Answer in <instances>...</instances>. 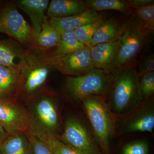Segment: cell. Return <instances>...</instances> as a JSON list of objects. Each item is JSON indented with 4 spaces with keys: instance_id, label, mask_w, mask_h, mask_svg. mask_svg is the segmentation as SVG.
<instances>
[{
    "instance_id": "cell-20",
    "label": "cell",
    "mask_w": 154,
    "mask_h": 154,
    "mask_svg": "<svg viewBox=\"0 0 154 154\" xmlns=\"http://www.w3.org/2000/svg\"><path fill=\"white\" fill-rule=\"evenodd\" d=\"M88 9L101 12L103 11H114L122 13L126 17L133 14V10L126 0H85Z\"/></svg>"
},
{
    "instance_id": "cell-31",
    "label": "cell",
    "mask_w": 154,
    "mask_h": 154,
    "mask_svg": "<svg viewBox=\"0 0 154 154\" xmlns=\"http://www.w3.org/2000/svg\"><path fill=\"white\" fill-rule=\"evenodd\" d=\"M9 136L5 130L0 125V146Z\"/></svg>"
},
{
    "instance_id": "cell-16",
    "label": "cell",
    "mask_w": 154,
    "mask_h": 154,
    "mask_svg": "<svg viewBox=\"0 0 154 154\" xmlns=\"http://www.w3.org/2000/svg\"><path fill=\"white\" fill-rule=\"evenodd\" d=\"M125 132L152 133L154 128V111L152 105L141 107L127 120L124 125Z\"/></svg>"
},
{
    "instance_id": "cell-2",
    "label": "cell",
    "mask_w": 154,
    "mask_h": 154,
    "mask_svg": "<svg viewBox=\"0 0 154 154\" xmlns=\"http://www.w3.org/2000/svg\"><path fill=\"white\" fill-rule=\"evenodd\" d=\"M19 86L28 96L35 94L44 85L51 72L55 69L54 62L49 53L30 46L19 59Z\"/></svg>"
},
{
    "instance_id": "cell-12",
    "label": "cell",
    "mask_w": 154,
    "mask_h": 154,
    "mask_svg": "<svg viewBox=\"0 0 154 154\" xmlns=\"http://www.w3.org/2000/svg\"><path fill=\"white\" fill-rule=\"evenodd\" d=\"M28 130L45 143L52 154H83L63 143L54 133L45 129L33 119Z\"/></svg>"
},
{
    "instance_id": "cell-21",
    "label": "cell",
    "mask_w": 154,
    "mask_h": 154,
    "mask_svg": "<svg viewBox=\"0 0 154 154\" xmlns=\"http://www.w3.org/2000/svg\"><path fill=\"white\" fill-rule=\"evenodd\" d=\"M24 49L18 42L13 40H0V64L11 67L19 68L15 62L20 59Z\"/></svg>"
},
{
    "instance_id": "cell-22",
    "label": "cell",
    "mask_w": 154,
    "mask_h": 154,
    "mask_svg": "<svg viewBox=\"0 0 154 154\" xmlns=\"http://www.w3.org/2000/svg\"><path fill=\"white\" fill-rule=\"evenodd\" d=\"M0 154H30L28 137L23 133L9 135L0 146Z\"/></svg>"
},
{
    "instance_id": "cell-28",
    "label": "cell",
    "mask_w": 154,
    "mask_h": 154,
    "mask_svg": "<svg viewBox=\"0 0 154 154\" xmlns=\"http://www.w3.org/2000/svg\"><path fill=\"white\" fill-rule=\"evenodd\" d=\"M147 143L143 140H138L127 144L122 149V154H148Z\"/></svg>"
},
{
    "instance_id": "cell-17",
    "label": "cell",
    "mask_w": 154,
    "mask_h": 154,
    "mask_svg": "<svg viewBox=\"0 0 154 154\" xmlns=\"http://www.w3.org/2000/svg\"><path fill=\"white\" fill-rule=\"evenodd\" d=\"M38 122L42 126L53 133L59 126L57 110L52 100L43 97L38 100L35 107Z\"/></svg>"
},
{
    "instance_id": "cell-26",
    "label": "cell",
    "mask_w": 154,
    "mask_h": 154,
    "mask_svg": "<svg viewBox=\"0 0 154 154\" xmlns=\"http://www.w3.org/2000/svg\"><path fill=\"white\" fill-rule=\"evenodd\" d=\"M139 75V87L142 99H149L154 95V72Z\"/></svg>"
},
{
    "instance_id": "cell-9",
    "label": "cell",
    "mask_w": 154,
    "mask_h": 154,
    "mask_svg": "<svg viewBox=\"0 0 154 154\" xmlns=\"http://www.w3.org/2000/svg\"><path fill=\"white\" fill-rule=\"evenodd\" d=\"M55 69L63 74L77 76L95 68L90 47L86 46L54 60Z\"/></svg>"
},
{
    "instance_id": "cell-6",
    "label": "cell",
    "mask_w": 154,
    "mask_h": 154,
    "mask_svg": "<svg viewBox=\"0 0 154 154\" xmlns=\"http://www.w3.org/2000/svg\"><path fill=\"white\" fill-rule=\"evenodd\" d=\"M32 118L21 105L0 96V125L9 135L28 130Z\"/></svg>"
},
{
    "instance_id": "cell-13",
    "label": "cell",
    "mask_w": 154,
    "mask_h": 154,
    "mask_svg": "<svg viewBox=\"0 0 154 154\" xmlns=\"http://www.w3.org/2000/svg\"><path fill=\"white\" fill-rule=\"evenodd\" d=\"M48 0H20L17 5L30 18L34 33H39L42 26L47 21L45 14L49 5Z\"/></svg>"
},
{
    "instance_id": "cell-29",
    "label": "cell",
    "mask_w": 154,
    "mask_h": 154,
    "mask_svg": "<svg viewBox=\"0 0 154 154\" xmlns=\"http://www.w3.org/2000/svg\"><path fill=\"white\" fill-rule=\"evenodd\" d=\"M137 68L140 75L154 72V54H146L145 53L140 58Z\"/></svg>"
},
{
    "instance_id": "cell-25",
    "label": "cell",
    "mask_w": 154,
    "mask_h": 154,
    "mask_svg": "<svg viewBox=\"0 0 154 154\" xmlns=\"http://www.w3.org/2000/svg\"><path fill=\"white\" fill-rule=\"evenodd\" d=\"M133 15L148 30L154 31V4L143 8L132 9Z\"/></svg>"
},
{
    "instance_id": "cell-24",
    "label": "cell",
    "mask_w": 154,
    "mask_h": 154,
    "mask_svg": "<svg viewBox=\"0 0 154 154\" xmlns=\"http://www.w3.org/2000/svg\"><path fill=\"white\" fill-rule=\"evenodd\" d=\"M105 19L104 16L76 28L74 30L76 38L80 42L89 47L92 37Z\"/></svg>"
},
{
    "instance_id": "cell-5",
    "label": "cell",
    "mask_w": 154,
    "mask_h": 154,
    "mask_svg": "<svg viewBox=\"0 0 154 154\" xmlns=\"http://www.w3.org/2000/svg\"><path fill=\"white\" fill-rule=\"evenodd\" d=\"M111 79V74L94 68L85 74L66 78L65 88L69 96L78 101L93 96L105 95Z\"/></svg>"
},
{
    "instance_id": "cell-18",
    "label": "cell",
    "mask_w": 154,
    "mask_h": 154,
    "mask_svg": "<svg viewBox=\"0 0 154 154\" xmlns=\"http://www.w3.org/2000/svg\"><path fill=\"white\" fill-rule=\"evenodd\" d=\"M60 39V33L47 20L43 23L39 33H33L30 44L33 47L47 51L55 48Z\"/></svg>"
},
{
    "instance_id": "cell-4",
    "label": "cell",
    "mask_w": 154,
    "mask_h": 154,
    "mask_svg": "<svg viewBox=\"0 0 154 154\" xmlns=\"http://www.w3.org/2000/svg\"><path fill=\"white\" fill-rule=\"evenodd\" d=\"M82 102L96 140L103 153L108 154L115 123L111 109L102 96H91Z\"/></svg>"
},
{
    "instance_id": "cell-1",
    "label": "cell",
    "mask_w": 154,
    "mask_h": 154,
    "mask_svg": "<svg viewBox=\"0 0 154 154\" xmlns=\"http://www.w3.org/2000/svg\"><path fill=\"white\" fill-rule=\"evenodd\" d=\"M154 32L146 28L133 14L126 17V27L119 39V49L111 74L127 66L137 65L152 43Z\"/></svg>"
},
{
    "instance_id": "cell-7",
    "label": "cell",
    "mask_w": 154,
    "mask_h": 154,
    "mask_svg": "<svg viewBox=\"0 0 154 154\" xmlns=\"http://www.w3.org/2000/svg\"><path fill=\"white\" fill-rule=\"evenodd\" d=\"M58 138L63 143L83 154H100L86 128L74 117L66 119L63 132Z\"/></svg>"
},
{
    "instance_id": "cell-11",
    "label": "cell",
    "mask_w": 154,
    "mask_h": 154,
    "mask_svg": "<svg viewBox=\"0 0 154 154\" xmlns=\"http://www.w3.org/2000/svg\"><path fill=\"white\" fill-rule=\"evenodd\" d=\"M126 24V18L122 19L113 16L105 19L92 37L89 47L117 41L123 34Z\"/></svg>"
},
{
    "instance_id": "cell-19",
    "label": "cell",
    "mask_w": 154,
    "mask_h": 154,
    "mask_svg": "<svg viewBox=\"0 0 154 154\" xmlns=\"http://www.w3.org/2000/svg\"><path fill=\"white\" fill-rule=\"evenodd\" d=\"M60 39L57 46L49 53L50 57L54 60L75 51L80 48H84L86 45L80 42L77 38L74 30L59 32Z\"/></svg>"
},
{
    "instance_id": "cell-33",
    "label": "cell",
    "mask_w": 154,
    "mask_h": 154,
    "mask_svg": "<svg viewBox=\"0 0 154 154\" xmlns=\"http://www.w3.org/2000/svg\"><path fill=\"white\" fill-rule=\"evenodd\" d=\"M0 96H2V94H1V92H0Z\"/></svg>"
},
{
    "instance_id": "cell-32",
    "label": "cell",
    "mask_w": 154,
    "mask_h": 154,
    "mask_svg": "<svg viewBox=\"0 0 154 154\" xmlns=\"http://www.w3.org/2000/svg\"><path fill=\"white\" fill-rule=\"evenodd\" d=\"M0 33H4V30H3V28H2L1 25H0Z\"/></svg>"
},
{
    "instance_id": "cell-14",
    "label": "cell",
    "mask_w": 154,
    "mask_h": 154,
    "mask_svg": "<svg viewBox=\"0 0 154 154\" xmlns=\"http://www.w3.org/2000/svg\"><path fill=\"white\" fill-rule=\"evenodd\" d=\"M88 10L82 0H52L47 8L50 19L66 18L81 14Z\"/></svg>"
},
{
    "instance_id": "cell-10",
    "label": "cell",
    "mask_w": 154,
    "mask_h": 154,
    "mask_svg": "<svg viewBox=\"0 0 154 154\" xmlns=\"http://www.w3.org/2000/svg\"><path fill=\"white\" fill-rule=\"evenodd\" d=\"M90 48L94 67L111 74L118 56V40L96 45Z\"/></svg>"
},
{
    "instance_id": "cell-30",
    "label": "cell",
    "mask_w": 154,
    "mask_h": 154,
    "mask_svg": "<svg viewBox=\"0 0 154 154\" xmlns=\"http://www.w3.org/2000/svg\"><path fill=\"white\" fill-rule=\"evenodd\" d=\"M131 8H143L154 4V0H126Z\"/></svg>"
},
{
    "instance_id": "cell-23",
    "label": "cell",
    "mask_w": 154,
    "mask_h": 154,
    "mask_svg": "<svg viewBox=\"0 0 154 154\" xmlns=\"http://www.w3.org/2000/svg\"><path fill=\"white\" fill-rule=\"evenodd\" d=\"M19 80V68L0 64V92L2 96L12 93L18 88Z\"/></svg>"
},
{
    "instance_id": "cell-8",
    "label": "cell",
    "mask_w": 154,
    "mask_h": 154,
    "mask_svg": "<svg viewBox=\"0 0 154 154\" xmlns=\"http://www.w3.org/2000/svg\"><path fill=\"white\" fill-rule=\"evenodd\" d=\"M0 25L4 33L24 45L30 44L34 32L14 5H6L0 13Z\"/></svg>"
},
{
    "instance_id": "cell-3",
    "label": "cell",
    "mask_w": 154,
    "mask_h": 154,
    "mask_svg": "<svg viewBox=\"0 0 154 154\" xmlns=\"http://www.w3.org/2000/svg\"><path fill=\"white\" fill-rule=\"evenodd\" d=\"M137 66L133 65L111 74L105 95L108 96L111 107L116 114L125 113L132 105L142 100Z\"/></svg>"
},
{
    "instance_id": "cell-27",
    "label": "cell",
    "mask_w": 154,
    "mask_h": 154,
    "mask_svg": "<svg viewBox=\"0 0 154 154\" xmlns=\"http://www.w3.org/2000/svg\"><path fill=\"white\" fill-rule=\"evenodd\" d=\"M27 135L30 144V154H52L47 145L28 130Z\"/></svg>"
},
{
    "instance_id": "cell-15",
    "label": "cell",
    "mask_w": 154,
    "mask_h": 154,
    "mask_svg": "<svg viewBox=\"0 0 154 154\" xmlns=\"http://www.w3.org/2000/svg\"><path fill=\"white\" fill-rule=\"evenodd\" d=\"M104 17L101 12L88 9L81 14L66 18L50 19L49 22L59 32L74 30L76 28Z\"/></svg>"
}]
</instances>
